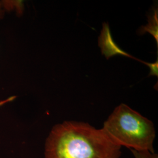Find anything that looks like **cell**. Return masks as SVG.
<instances>
[{"mask_svg": "<svg viewBox=\"0 0 158 158\" xmlns=\"http://www.w3.org/2000/svg\"><path fill=\"white\" fill-rule=\"evenodd\" d=\"M14 9L12 2H3L0 1V18L3 17L6 10H12Z\"/></svg>", "mask_w": 158, "mask_h": 158, "instance_id": "cell-7", "label": "cell"}, {"mask_svg": "<svg viewBox=\"0 0 158 158\" xmlns=\"http://www.w3.org/2000/svg\"><path fill=\"white\" fill-rule=\"evenodd\" d=\"M102 129L121 147L155 153L156 131L152 122L125 104L114 109Z\"/></svg>", "mask_w": 158, "mask_h": 158, "instance_id": "cell-2", "label": "cell"}, {"mask_svg": "<svg viewBox=\"0 0 158 158\" xmlns=\"http://www.w3.org/2000/svg\"><path fill=\"white\" fill-rule=\"evenodd\" d=\"M98 46L102 50V54L108 59L115 55H122L129 57L141 62L142 60L131 56L119 47L113 40L109 25L107 23H102V29L98 37Z\"/></svg>", "mask_w": 158, "mask_h": 158, "instance_id": "cell-3", "label": "cell"}, {"mask_svg": "<svg viewBox=\"0 0 158 158\" xmlns=\"http://www.w3.org/2000/svg\"><path fill=\"white\" fill-rule=\"evenodd\" d=\"M142 63L145 64L147 65L150 69V72L149 76H155L156 77L158 76V60L154 63L145 62L142 61Z\"/></svg>", "mask_w": 158, "mask_h": 158, "instance_id": "cell-6", "label": "cell"}, {"mask_svg": "<svg viewBox=\"0 0 158 158\" xmlns=\"http://www.w3.org/2000/svg\"><path fill=\"white\" fill-rule=\"evenodd\" d=\"M135 158H158V155L149 151H136L131 150Z\"/></svg>", "mask_w": 158, "mask_h": 158, "instance_id": "cell-5", "label": "cell"}, {"mask_svg": "<svg viewBox=\"0 0 158 158\" xmlns=\"http://www.w3.org/2000/svg\"><path fill=\"white\" fill-rule=\"evenodd\" d=\"M122 147L102 129L84 122L55 125L46 139L45 158H120Z\"/></svg>", "mask_w": 158, "mask_h": 158, "instance_id": "cell-1", "label": "cell"}, {"mask_svg": "<svg viewBox=\"0 0 158 158\" xmlns=\"http://www.w3.org/2000/svg\"><path fill=\"white\" fill-rule=\"evenodd\" d=\"M158 8H154L152 12H149L148 15V23L145 26H142L138 31L139 35H142L146 32L151 34L156 41L157 46L158 45Z\"/></svg>", "mask_w": 158, "mask_h": 158, "instance_id": "cell-4", "label": "cell"}]
</instances>
